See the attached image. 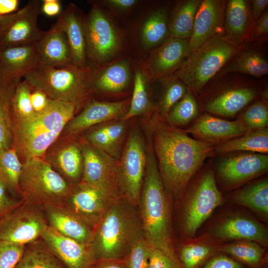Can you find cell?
I'll return each instance as SVG.
<instances>
[{
    "label": "cell",
    "instance_id": "cell-1",
    "mask_svg": "<svg viewBox=\"0 0 268 268\" xmlns=\"http://www.w3.org/2000/svg\"><path fill=\"white\" fill-rule=\"evenodd\" d=\"M148 126L163 184L170 197L178 201L215 147L191 138L164 121L157 112L150 119Z\"/></svg>",
    "mask_w": 268,
    "mask_h": 268
},
{
    "label": "cell",
    "instance_id": "cell-2",
    "mask_svg": "<svg viewBox=\"0 0 268 268\" xmlns=\"http://www.w3.org/2000/svg\"><path fill=\"white\" fill-rule=\"evenodd\" d=\"M147 162L138 206L144 238L152 247L178 260L175 250L170 196L163 184L147 133Z\"/></svg>",
    "mask_w": 268,
    "mask_h": 268
},
{
    "label": "cell",
    "instance_id": "cell-3",
    "mask_svg": "<svg viewBox=\"0 0 268 268\" xmlns=\"http://www.w3.org/2000/svg\"><path fill=\"white\" fill-rule=\"evenodd\" d=\"M136 207L120 199L93 229L89 245L96 261H124L134 244L144 238Z\"/></svg>",
    "mask_w": 268,
    "mask_h": 268
},
{
    "label": "cell",
    "instance_id": "cell-4",
    "mask_svg": "<svg viewBox=\"0 0 268 268\" xmlns=\"http://www.w3.org/2000/svg\"><path fill=\"white\" fill-rule=\"evenodd\" d=\"M78 113L70 103L50 99L47 107L29 118L12 122L14 147L22 163L43 158L67 123Z\"/></svg>",
    "mask_w": 268,
    "mask_h": 268
},
{
    "label": "cell",
    "instance_id": "cell-5",
    "mask_svg": "<svg viewBox=\"0 0 268 268\" xmlns=\"http://www.w3.org/2000/svg\"><path fill=\"white\" fill-rule=\"evenodd\" d=\"M89 72V67L74 64L60 67L38 65L23 78L50 99L74 105L78 113L92 98L88 88Z\"/></svg>",
    "mask_w": 268,
    "mask_h": 268
},
{
    "label": "cell",
    "instance_id": "cell-6",
    "mask_svg": "<svg viewBox=\"0 0 268 268\" xmlns=\"http://www.w3.org/2000/svg\"><path fill=\"white\" fill-rule=\"evenodd\" d=\"M178 201L179 230L185 239L196 236L202 224L225 200L218 189L214 172L206 169L190 182Z\"/></svg>",
    "mask_w": 268,
    "mask_h": 268
},
{
    "label": "cell",
    "instance_id": "cell-7",
    "mask_svg": "<svg viewBox=\"0 0 268 268\" xmlns=\"http://www.w3.org/2000/svg\"><path fill=\"white\" fill-rule=\"evenodd\" d=\"M238 51L223 32H219L194 51L173 75L187 87L198 91L234 57Z\"/></svg>",
    "mask_w": 268,
    "mask_h": 268
},
{
    "label": "cell",
    "instance_id": "cell-8",
    "mask_svg": "<svg viewBox=\"0 0 268 268\" xmlns=\"http://www.w3.org/2000/svg\"><path fill=\"white\" fill-rule=\"evenodd\" d=\"M72 186L43 158H33L22 163L19 187L20 198L25 202L42 207L63 204Z\"/></svg>",
    "mask_w": 268,
    "mask_h": 268
},
{
    "label": "cell",
    "instance_id": "cell-9",
    "mask_svg": "<svg viewBox=\"0 0 268 268\" xmlns=\"http://www.w3.org/2000/svg\"><path fill=\"white\" fill-rule=\"evenodd\" d=\"M84 21L88 67L94 68L109 63L122 50V35L96 1Z\"/></svg>",
    "mask_w": 268,
    "mask_h": 268
},
{
    "label": "cell",
    "instance_id": "cell-10",
    "mask_svg": "<svg viewBox=\"0 0 268 268\" xmlns=\"http://www.w3.org/2000/svg\"><path fill=\"white\" fill-rule=\"evenodd\" d=\"M214 217L204 232L221 244L248 240L268 247V229L253 215L237 208H224Z\"/></svg>",
    "mask_w": 268,
    "mask_h": 268
},
{
    "label": "cell",
    "instance_id": "cell-11",
    "mask_svg": "<svg viewBox=\"0 0 268 268\" xmlns=\"http://www.w3.org/2000/svg\"><path fill=\"white\" fill-rule=\"evenodd\" d=\"M147 162L146 145L137 126L133 125L119 160L123 198L137 206Z\"/></svg>",
    "mask_w": 268,
    "mask_h": 268
},
{
    "label": "cell",
    "instance_id": "cell-12",
    "mask_svg": "<svg viewBox=\"0 0 268 268\" xmlns=\"http://www.w3.org/2000/svg\"><path fill=\"white\" fill-rule=\"evenodd\" d=\"M48 226L42 207L23 201L0 218V241L26 245L41 238Z\"/></svg>",
    "mask_w": 268,
    "mask_h": 268
},
{
    "label": "cell",
    "instance_id": "cell-13",
    "mask_svg": "<svg viewBox=\"0 0 268 268\" xmlns=\"http://www.w3.org/2000/svg\"><path fill=\"white\" fill-rule=\"evenodd\" d=\"M41 2L30 0L22 8L0 16V49L36 43L44 31L37 24Z\"/></svg>",
    "mask_w": 268,
    "mask_h": 268
},
{
    "label": "cell",
    "instance_id": "cell-14",
    "mask_svg": "<svg viewBox=\"0 0 268 268\" xmlns=\"http://www.w3.org/2000/svg\"><path fill=\"white\" fill-rule=\"evenodd\" d=\"M122 197L80 181L72 186L62 204L85 221L92 230L111 207Z\"/></svg>",
    "mask_w": 268,
    "mask_h": 268
},
{
    "label": "cell",
    "instance_id": "cell-15",
    "mask_svg": "<svg viewBox=\"0 0 268 268\" xmlns=\"http://www.w3.org/2000/svg\"><path fill=\"white\" fill-rule=\"evenodd\" d=\"M79 138L83 158L81 181L123 198L120 181L119 160L87 143L80 137Z\"/></svg>",
    "mask_w": 268,
    "mask_h": 268
},
{
    "label": "cell",
    "instance_id": "cell-16",
    "mask_svg": "<svg viewBox=\"0 0 268 268\" xmlns=\"http://www.w3.org/2000/svg\"><path fill=\"white\" fill-rule=\"evenodd\" d=\"M43 158L71 186L81 181L83 158L79 136H60L48 148Z\"/></svg>",
    "mask_w": 268,
    "mask_h": 268
},
{
    "label": "cell",
    "instance_id": "cell-17",
    "mask_svg": "<svg viewBox=\"0 0 268 268\" xmlns=\"http://www.w3.org/2000/svg\"><path fill=\"white\" fill-rule=\"evenodd\" d=\"M130 100L108 102L92 98L67 123L60 136H78L93 126L120 119L129 109Z\"/></svg>",
    "mask_w": 268,
    "mask_h": 268
},
{
    "label": "cell",
    "instance_id": "cell-18",
    "mask_svg": "<svg viewBox=\"0 0 268 268\" xmlns=\"http://www.w3.org/2000/svg\"><path fill=\"white\" fill-rule=\"evenodd\" d=\"M268 169L267 154L250 152L224 158L219 163L217 172L223 187L231 190L262 175Z\"/></svg>",
    "mask_w": 268,
    "mask_h": 268
},
{
    "label": "cell",
    "instance_id": "cell-19",
    "mask_svg": "<svg viewBox=\"0 0 268 268\" xmlns=\"http://www.w3.org/2000/svg\"><path fill=\"white\" fill-rule=\"evenodd\" d=\"M132 81L130 61L117 59L90 68L88 88L92 98L94 95H119L127 91Z\"/></svg>",
    "mask_w": 268,
    "mask_h": 268
},
{
    "label": "cell",
    "instance_id": "cell-20",
    "mask_svg": "<svg viewBox=\"0 0 268 268\" xmlns=\"http://www.w3.org/2000/svg\"><path fill=\"white\" fill-rule=\"evenodd\" d=\"M191 53L189 39L169 37L151 52L142 65L150 79L154 80L176 71Z\"/></svg>",
    "mask_w": 268,
    "mask_h": 268
},
{
    "label": "cell",
    "instance_id": "cell-21",
    "mask_svg": "<svg viewBox=\"0 0 268 268\" xmlns=\"http://www.w3.org/2000/svg\"><path fill=\"white\" fill-rule=\"evenodd\" d=\"M41 238L66 268H92L96 261L89 244L65 237L49 226Z\"/></svg>",
    "mask_w": 268,
    "mask_h": 268
},
{
    "label": "cell",
    "instance_id": "cell-22",
    "mask_svg": "<svg viewBox=\"0 0 268 268\" xmlns=\"http://www.w3.org/2000/svg\"><path fill=\"white\" fill-rule=\"evenodd\" d=\"M85 15L75 4L69 3L58 16L55 23L66 35L73 64L83 68L88 67L84 29Z\"/></svg>",
    "mask_w": 268,
    "mask_h": 268
},
{
    "label": "cell",
    "instance_id": "cell-23",
    "mask_svg": "<svg viewBox=\"0 0 268 268\" xmlns=\"http://www.w3.org/2000/svg\"><path fill=\"white\" fill-rule=\"evenodd\" d=\"M248 131L241 120L228 121L204 114L183 131L197 139L214 145L239 137Z\"/></svg>",
    "mask_w": 268,
    "mask_h": 268
},
{
    "label": "cell",
    "instance_id": "cell-24",
    "mask_svg": "<svg viewBox=\"0 0 268 268\" xmlns=\"http://www.w3.org/2000/svg\"><path fill=\"white\" fill-rule=\"evenodd\" d=\"M226 2L220 0L201 1L196 13L189 46L193 51L216 34L221 32Z\"/></svg>",
    "mask_w": 268,
    "mask_h": 268
},
{
    "label": "cell",
    "instance_id": "cell-25",
    "mask_svg": "<svg viewBox=\"0 0 268 268\" xmlns=\"http://www.w3.org/2000/svg\"><path fill=\"white\" fill-rule=\"evenodd\" d=\"M48 225L67 238L89 244L93 230L82 219L63 204H50L43 207Z\"/></svg>",
    "mask_w": 268,
    "mask_h": 268
},
{
    "label": "cell",
    "instance_id": "cell-26",
    "mask_svg": "<svg viewBox=\"0 0 268 268\" xmlns=\"http://www.w3.org/2000/svg\"><path fill=\"white\" fill-rule=\"evenodd\" d=\"M38 65L56 67L73 64L65 33L55 24L36 43Z\"/></svg>",
    "mask_w": 268,
    "mask_h": 268
},
{
    "label": "cell",
    "instance_id": "cell-27",
    "mask_svg": "<svg viewBox=\"0 0 268 268\" xmlns=\"http://www.w3.org/2000/svg\"><path fill=\"white\" fill-rule=\"evenodd\" d=\"M219 243L208 234L182 239L175 250L182 268H201L219 250Z\"/></svg>",
    "mask_w": 268,
    "mask_h": 268
},
{
    "label": "cell",
    "instance_id": "cell-28",
    "mask_svg": "<svg viewBox=\"0 0 268 268\" xmlns=\"http://www.w3.org/2000/svg\"><path fill=\"white\" fill-rule=\"evenodd\" d=\"M38 64L36 43L0 49L3 77L22 79Z\"/></svg>",
    "mask_w": 268,
    "mask_h": 268
},
{
    "label": "cell",
    "instance_id": "cell-29",
    "mask_svg": "<svg viewBox=\"0 0 268 268\" xmlns=\"http://www.w3.org/2000/svg\"><path fill=\"white\" fill-rule=\"evenodd\" d=\"M229 200L249 209L260 220L268 219V179L265 178L232 192Z\"/></svg>",
    "mask_w": 268,
    "mask_h": 268
},
{
    "label": "cell",
    "instance_id": "cell-30",
    "mask_svg": "<svg viewBox=\"0 0 268 268\" xmlns=\"http://www.w3.org/2000/svg\"><path fill=\"white\" fill-rule=\"evenodd\" d=\"M219 250L249 268H268L267 248L256 242L248 240L232 241L220 244Z\"/></svg>",
    "mask_w": 268,
    "mask_h": 268
},
{
    "label": "cell",
    "instance_id": "cell-31",
    "mask_svg": "<svg viewBox=\"0 0 268 268\" xmlns=\"http://www.w3.org/2000/svg\"><path fill=\"white\" fill-rule=\"evenodd\" d=\"M252 88H240L226 91L217 96L205 106L209 113L223 117L235 115L256 96Z\"/></svg>",
    "mask_w": 268,
    "mask_h": 268
},
{
    "label": "cell",
    "instance_id": "cell-32",
    "mask_svg": "<svg viewBox=\"0 0 268 268\" xmlns=\"http://www.w3.org/2000/svg\"><path fill=\"white\" fill-rule=\"evenodd\" d=\"M22 79L3 78L0 84V151L14 146L11 100Z\"/></svg>",
    "mask_w": 268,
    "mask_h": 268
},
{
    "label": "cell",
    "instance_id": "cell-33",
    "mask_svg": "<svg viewBox=\"0 0 268 268\" xmlns=\"http://www.w3.org/2000/svg\"><path fill=\"white\" fill-rule=\"evenodd\" d=\"M168 35L167 11L158 8L143 20L139 31V43L143 49L149 50L162 44Z\"/></svg>",
    "mask_w": 268,
    "mask_h": 268
},
{
    "label": "cell",
    "instance_id": "cell-34",
    "mask_svg": "<svg viewBox=\"0 0 268 268\" xmlns=\"http://www.w3.org/2000/svg\"><path fill=\"white\" fill-rule=\"evenodd\" d=\"M14 268H66L40 238L25 245Z\"/></svg>",
    "mask_w": 268,
    "mask_h": 268
},
{
    "label": "cell",
    "instance_id": "cell-35",
    "mask_svg": "<svg viewBox=\"0 0 268 268\" xmlns=\"http://www.w3.org/2000/svg\"><path fill=\"white\" fill-rule=\"evenodd\" d=\"M201 2L200 0H186L178 3L168 22L169 37L190 39L196 13Z\"/></svg>",
    "mask_w": 268,
    "mask_h": 268
},
{
    "label": "cell",
    "instance_id": "cell-36",
    "mask_svg": "<svg viewBox=\"0 0 268 268\" xmlns=\"http://www.w3.org/2000/svg\"><path fill=\"white\" fill-rule=\"evenodd\" d=\"M219 153L236 151H246L267 154L268 153V130L267 128L249 130L244 134L229 140L215 147Z\"/></svg>",
    "mask_w": 268,
    "mask_h": 268
},
{
    "label": "cell",
    "instance_id": "cell-37",
    "mask_svg": "<svg viewBox=\"0 0 268 268\" xmlns=\"http://www.w3.org/2000/svg\"><path fill=\"white\" fill-rule=\"evenodd\" d=\"M150 78L143 65L136 66L134 75V86L129 109L120 119L124 121L144 114L150 111L151 104L148 92V81Z\"/></svg>",
    "mask_w": 268,
    "mask_h": 268
},
{
    "label": "cell",
    "instance_id": "cell-38",
    "mask_svg": "<svg viewBox=\"0 0 268 268\" xmlns=\"http://www.w3.org/2000/svg\"><path fill=\"white\" fill-rule=\"evenodd\" d=\"M249 9L244 0H228L226 8L225 36L231 42H238L243 37L249 21Z\"/></svg>",
    "mask_w": 268,
    "mask_h": 268
},
{
    "label": "cell",
    "instance_id": "cell-39",
    "mask_svg": "<svg viewBox=\"0 0 268 268\" xmlns=\"http://www.w3.org/2000/svg\"><path fill=\"white\" fill-rule=\"evenodd\" d=\"M21 163L15 147L0 151V184L14 198L21 199L19 183Z\"/></svg>",
    "mask_w": 268,
    "mask_h": 268
},
{
    "label": "cell",
    "instance_id": "cell-40",
    "mask_svg": "<svg viewBox=\"0 0 268 268\" xmlns=\"http://www.w3.org/2000/svg\"><path fill=\"white\" fill-rule=\"evenodd\" d=\"M226 71L261 77L268 74V63L260 54L249 51L235 59L227 67Z\"/></svg>",
    "mask_w": 268,
    "mask_h": 268
},
{
    "label": "cell",
    "instance_id": "cell-41",
    "mask_svg": "<svg viewBox=\"0 0 268 268\" xmlns=\"http://www.w3.org/2000/svg\"><path fill=\"white\" fill-rule=\"evenodd\" d=\"M31 89V85L24 79L15 87L11 100L12 122L27 119L34 114L30 100Z\"/></svg>",
    "mask_w": 268,
    "mask_h": 268
},
{
    "label": "cell",
    "instance_id": "cell-42",
    "mask_svg": "<svg viewBox=\"0 0 268 268\" xmlns=\"http://www.w3.org/2000/svg\"><path fill=\"white\" fill-rule=\"evenodd\" d=\"M198 114V106L193 95L189 91L171 109L166 119L173 126L190 123Z\"/></svg>",
    "mask_w": 268,
    "mask_h": 268
},
{
    "label": "cell",
    "instance_id": "cell-43",
    "mask_svg": "<svg viewBox=\"0 0 268 268\" xmlns=\"http://www.w3.org/2000/svg\"><path fill=\"white\" fill-rule=\"evenodd\" d=\"M165 82L164 91L158 102L159 114L165 117L187 93L188 87L181 80L172 76Z\"/></svg>",
    "mask_w": 268,
    "mask_h": 268
},
{
    "label": "cell",
    "instance_id": "cell-44",
    "mask_svg": "<svg viewBox=\"0 0 268 268\" xmlns=\"http://www.w3.org/2000/svg\"><path fill=\"white\" fill-rule=\"evenodd\" d=\"M78 136L110 156L116 159L119 158L120 152L114 147L101 124L88 129Z\"/></svg>",
    "mask_w": 268,
    "mask_h": 268
},
{
    "label": "cell",
    "instance_id": "cell-45",
    "mask_svg": "<svg viewBox=\"0 0 268 268\" xmlns=\"http://www.w3.org/2000/svg\"><path fill=\"white\" fill-rule=\"evenodd\" d=\"M249 130L267 128L268 125V110L266 104L257 102L244 113L241 120Z\"/></svg>",
    "mask_w": 268,
    "mask_h": 268
},
{
    "label": "cell",
    "instance_id": "cell-46",
    "mask_svg": "<svg viewBox=\"0 0 268 268\" xmlns=\"http://www.w3.org/2000/svg\"><path fill=\"white\" fill-rule=\"evenodd\" d=\"M150 247L144 238L137 240L124 260L127 268H146Z\"/></svg>",
    "mask_w": 268,
    "mask_h": 268
},
{
    "label": "cell",
    "instance_id": "cell-47",
    "mask_svg": "<svg viewBox=\"0 0 268 268\" xmlns=\"http://www.w3.org/2000/svg\"><path fill=\"white\" fill-rule=\"evenodd\" d=\"M25 247V245L0 241V268H14Z\"/></svg>",
    "mask_w": 268,
    "mask_h": 268
},
{
    "label": "cell",
    "instance_id": "cell-48",
    "mask_svg": "<svg viewBox=\"0 0 268 268\" xmlns=\"http://www.w3.org/2000/svg\"><path fill=\"white\" fill-rule=\"evenodd\" d=\"M127 122L119 119L101 124L111 143L119 152L127 131Z\"/></svg>",
    "mask_w": 268,
    "mask_h": 268
},
{
    "label": "cell",
    "instance_id": "cell-49",
    "mask_svg": "<svg viewBox=\"0 0 268 268\" xmlns=\"http://www.w3.org/2000/svg\"><path fill=\"white\" fill-rule=\"evenodd\" d=\"M146 268H182L178 260L151 246Z\"/></svg>",
    "mask_w": 268,
    "mask_h": 268
},
{
    "label": "cell",
    "instance_id": "cell-50",
    "mask_svg": "<svg viewBox=\"0 0 268 268\" xmlns=\"http://www.w3.org/2000/svg\"><path fill=\"white\" fill-rule=\"evenodd\" d=\"M201 268H249L231 256L219 252Z\"/></svg>",
    "mask_w": 268,
    "mask_h": 268
},
{
    "label": "cell",
    "instance_id": "cell-51",
    "mask_svg": "<svg viewBox=\"0 0 268 268\" xmlns=\"http://www.w3.org/2000/svg\"><path fill=\"white\" fill-rule=\"evenodd\" d=\"M23 201L21 199L12 197L5 188L0 184V218L11 212Z\"/></svg>",
    "mask_w": 268,
    "mask_h": 268
},
{
    "label": "cell",
    "instance_id": "cell-52",
    "mask_svg": "<svg viewBox=\"0 0 268 268\" xmlns=\"http://www.w3.org/2000/svg\"><path fill=\"white\" fill-rule=\"evenodd\" d=\"M97 2L101 5L107 6L111 10L119 12L130 11L138 3L137 0H105Z\"/></svg>",
    "mask_w": 268,
    "mask_h": 268
},
{
    "label": "cell",
    "instance_id": "cell-53",
    "mask_svg": "<svg viewBox=\"0 0 268 268\" xmlns=\"http://www.w3.org/2000/svg\"><path fill=\"white\" fill-rule=\"evenodd\" d=\"M50 99L44 92L32 86L30 100L35 113L44 110L47 107Z\"/></svg>",
    "mask_w": 268,
    "mask_h": 268
},
{
    "label": "cell",
    "instance_id": "cell-54",
    "mask_svg": "<svg viewBox=\"0 0 268 268\" xmlns=\"http://www.w3.org/2000/svg\"><path fill=\"white\" fill-rule=\"evenodd\" d=\"M41 12L48 16L59 15L62 12L61 2L59 0H43L41 2Z\"/></svg>",
    "mask_w": 268,
    "mask_h": 268
},
{
    "label": "cell",
    "instance_id": "cell-55",
    "mask_svg": "<svg viewBox=\"0 0 268 268\" xmlns=\"http://www.w3.org/2000/svg\"><path fill=\"white\" fill-rule=\"evenodd\" d=\"M19 2V0H0V16L16 11Z\"/></svg>",
    "mask_w": 268,
    "mask_h": 268
},
{
    "label": "cell",
    "instance_id": "cell-56",
    "mask_svg": "<svg viewBox=\"0 0 268 268\" xmlns=\"http://www.w3.org/2000/svg\"><path fill=\"white\" fill-rule=\"evenodd\" d=\"M92 268H127L124 261L103 260L96 261Z\"/></svg>",
    "mask_w": 268,
    "mask_h": 268
},
{
    "label": "cell",
    "instance_id": "cell-57",
    "mask_svg": "<svg viewBox=\"0 0 268 268\" xmlns=\"http://www.w3.org/2000/svg\"><path fill=\"white\" fill-rule=\"evenodd\" d=\"M253 5L252 18L256 21L260 17L268 4V0H254L252 1Z\"/></svg>",
    "mask_w": 268,
    "mask_h": 268
},
{
    "label": "cell",
    "instance_id": "cell-58",
    "mask_svg": "<svg viewBox=\"0 0 268 268\" xmlns=\"http://www.w3.org/2000/svg\"><path fill=\"white\" fill-rule=\"evenodd\" d=\"M268 33V13L267 11L259 19L255 27V35L261 36Z\"/></svg>",
    "mask_w": 268,
    "mask_h": 268
},
{
    "label": "cell",
    "instance_id": "cell-59",
    "mask_svg": "<svg viewBox=\"0 0 268 268\" xmlns=\"http://www.w3.org/2000/svg\"><path fill=\"white\" fill-rule=\"evenodd\" d=\"M2 77H3V75H2V70H1V67L0 65V84L2 81Z\"/></svg>",
    "mask_w": 268,
    "mask_h": 268
}]
</instances>
